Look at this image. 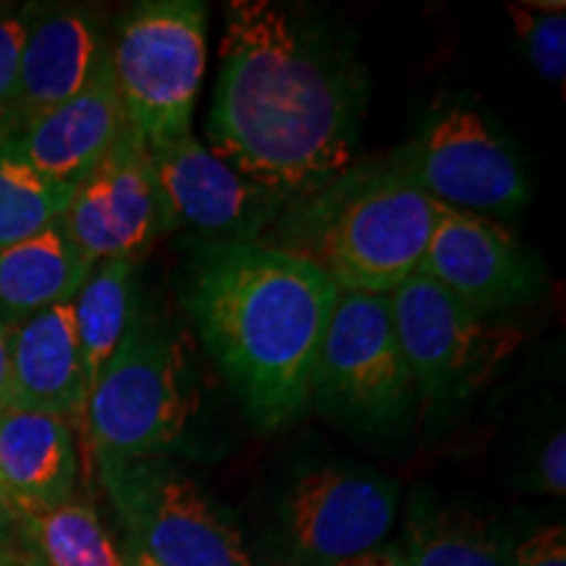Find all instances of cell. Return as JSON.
Returning a JSON list of instances; mask_svg holds the SVG:
<instances>
[{
    "mask_svg": "<svg viewBox=\"0 0 566 566\" xmlns=\"http://www.w3.org/2000/svg\"><path fill=\"white\" fill-rule=\"evenodd\" d=\"M9 346L13 409L84 420L90 386L71 304L9 325Z\"/></svg>",
    "mask_w": 566,
    "mask_h": 566,
    "instance_id": "2e32d148",
    "label": "cell"
},
{
    "mask_svg": "<svg viewBox=\"0 0 566 566\" xmlns=\"http://www.w3.org/2000/svg\"><path fill=\"white\" fill-rule=\"evenodd\" d=\"M38 3L0 6V122L9 116L19 90L21 51Z\"/></svg>",
    "mask_w": 566,
    "mask_h": 566,
    "instance_id": "cb8c5ba5",
    "label": "cell"
},
{
    "mask_svg": "<svg viewBox=\"0 0 566 566\" xmlns=\"http://www.w3.org/2000/svg\"><path fill=\"white\" fill-rule=\"evenodd\" d=\"M391 310L415 391L428 412L483 391L525 338L520 328L491 323L422 273L396 289Z\"/></svg>",
    "mask_w": 566,
    "mask_h": 566,
    "instance_id": "52a82bcc",
    "label": "cell"
},
{
    "mask_svg": "<svg viewBox=\"0 0 566 566\" xmlns=\"http://www.w3.org/2000/svg\"><path fill=\"white\" fill-rule=\"evenodd\" d=\"M24 543L19 535V516L0 493V562L24 554Z\"/></svg>",
    "mask_w": 566,
    "mask_h": 566,
    "instance_id": "4316f807",
    "label": "cell"
},
{
    "mask_svg": "<svg viewBox=\"0 0 566 566\" xmlns=\"http://www.w3.org/2000/svg\"><path fill=\"white\" fill-rule=\"evenodd\" d=\"M76 483L80 451L71 422L30 409L0 415V493L17 516L76 501Z\"/></svg>",
    "mask_w": 566,
    "mask_h": 566,
    "instance_id": "e0dca14e",
    "label": "cell"
},
{
    "mask_svg": "<svg viewBox=\"0 0 566 566\" xmlns=\"http://www.w3.org/2000/svg\"><path fill=\"white\" fill-rule=\"evenodd\" d=\"M63 229L90 265L134 260L160 233L150 147L132 124L76 184Z\"/></svg>",
    "mask_w": 566,
    "mask_h": 566,
    "instance_id": "7c38bea8",
    "label": "cell"
},
{
    "mask_svg": "<svg viewBox=\"0 0 566 566\" xmlns=\"http://www.w3.org/2000/svg\"><path fill=\"white\" fill-rule=\"evenodd\" d=\"M19 535L40 566H124L101 514L82 501L19 516Z\"/></svg>",
    "mask_w": 566,
    "mask_h": 566,
    "instance_id": "44dd1931",
    "label": "cell"
},
{
    "mask_svg": "<svg viewBox=\"0 0 566 566\" xmlns=\"http://www.w3.org/2000/svg\"><path fill=\"white\" fill-rule=\"evenodd\" d=\"M336 296L321 268L265 242L205 244L195 258L187 310L258 428L307 409Z\"/></svg>",
    "mask_w": 566,
    "mask_h": 566,
    "instance_id": "7a4b0ae2",
    "label": "cell"
},
{
    "mask_svg": "<svg viewBox=\"0 0 566 566\" xmlns=\"http://www.w3.org/2000/svg\"><path fill=\"white\" fill-rule=\"evenodd\" d=\"M535 480L543 491L551 495L566 493V436L558 430L546 441V446L537 454L535 464Z\"/></svg>",
    "mask_w": 566,
    "mask_h": 566,
    "instance_id": "484cf974",
    "label": "cell"
},
{
    "mask_svg": "<svg viewBox=\"0 0 566 566\" xmlns=\"http://www.w3.org/2000/svg\"><path fill=\"white\" fill-rule=\"evenodd\" d=\"M97 470L126 541L158 566H271L226 509L168 457Z\"/></svg>",
    "mask_w": 566,
    "mask_h": 566,
    "instance_id": "8992f818",
    "label": "cell"
},
{
    "mask_svg": "<svg viewBox=\"0 0 566 566\" xmlns=\"http://www.w3.org/2000/svg\"><path fill=\"white\" fill-rule=\"evenodd\" d=\"M134 260L113 258L92 268L87 281L74 296L76 336H80L87 386L124 342L134 315Z\"/></svg>",
    "mask_w": 566,
    "mask_h": 566,
    "instance_id": "ffe728a7",
    "label": "cell"
},
{
    "mask_svg": "<svg viewBox=\"0 0 566 566\" xmlns=\"http://www.w3.org/2000/svg\"><path fill=\"white\" fill-rule=\"evenodd\" d=\"M394 166L436 202L475 216H512L530 181L504 137L472 108H449L409 142Z\"/></svg>",
    "mask_w": 566,
    "mask_h": 566,
    "instance_id": "30bf717a",
    "label": "cell"
},
{
    "mask_svg": "<svg viewBox=\"0 0 566 566\" xmlns=\"http://www.w3.org/2000/svg\"><path fill=\"white\" fill-rule=\"evenodd\" d=\"M441 202L399 168H349L342 179L302 197L286 216V242L344 294L391 296L417 273L441 218Z\"/></svg>",
    "mask_w": 566,
    "mask_h": 566,
    "instance_id": "3957f363",
    "label": "cell"
},
{
    "mask_svg": "<svg viewBox=\"0 0 566 566\" xmlns=\"http://www.w3.org/2000/svg\"><path fill=\"white\" fill-rule=\"evenodd\" d=\"M92 268L69 239L63 218L27 242L0 247V323L71 304Z\"/></svg>",
    "mask_w": 566,
    "mask_h": 566,
    "instance_id": "ac0fdd59",
    "label": "cell"
},
{
    "mask_svg": "<svg viewBox=\"0 0 566 566\" xmlns=\"http://www.w3.org/2000/svg\"><path fill=\"white\" fill-rule=\"evenodd\" d=\"M150 147L158 226L192 231L208 244L258 242L286 200L247 181L202 145L195 134Z\"/></svg>",
    "mask_w": 566,
    "mask_h": 566,
    "instance_id": "8fae6325",
    "label": "cell"
},
{
    "mask_svg": "<svg viewBox=\"0 0 566 566\" xmlns=\"http://www.w3.org/2000/svg\"><path fill=\"white\" fill-rule=\"evenodd\" d=\"M126 124L108 45L92 80L71 101L21 126H0V150L27 160L48 179L76 187L108 155Z\"/></svg>",
    "mask_w": 566,
    "mask_h": 566,
    "instance_id": "5bb4252c",
    "label": "cell"
},
{
    "mask_svg": "<svg viewBox=\"0 0 566 566\" xmlns=\"http://www.w3.org/2000/svg\"><path fill=\"white\" fill-rule=\"evenodd\" d=\"M334 566H407V558L399 543H380L378 548L349 556Z\"/></svg>",
    "mask_w": 566,
    "mask_h": 566,
    "instance_id": "83f0119b",
    "label": "cell"
},
{
    "mask_svg": "<svg viewBox=\"0 0 566 566\" xmlns=\"http://www.w3.org/2000/svg\"><path fill=\"white\" fill-rule=\"evenodd\" d=\"M415 396L391 296L338 292L317 354L310 401H317L323 412L375 430L405 420Z\"/></svg>",
    "mask_w": 566,
    "mask_h": 566,
    "instance_id": "9c48e42d",
    "label": "cell"
},
{
    "mask_svg": "<svg viewBox=\"0 0 566 566\" xmlns=\"http://www.w3.org/2000/svg\"><path fill=\"white\" fill-rule=\"evenodd\" d=\"M514 566H566L564 525L537 527L520 546H514Z\"/></svg>",
    "mask_w": 566,
    "mask_h": 566,
    "instance_id": "d4e9b609",
    "label": "cell"
},
{
    "mask_svg": "<svg viewBox=\"0 0 566 566\" xmlns=\"http://www.w3.org/2000/svg\"><path fill=\"white\" fill-rule=\"evenodd\" d=\"M208 150L283 200L354 168L365 80L354 55L304 13L271 0L226 3Z\"/></svg>",
    "mask_w": 566,
    "mask_h": 566,
    "instance_id": "6da1fadb",
    "label": "cell"
},
{
    "mask_svg": "<svg viewBox=\"0 0 566 566\" xmlns=\"http://www.w3.org/2000/svg\"><path fill=\"white\" fill-rule=\"evenodd\" d=\"M192 415L195 388L179 336L134 317L87 394L84 422L97 464L166 457Z\"/></svg>",
    "mask_w": 566,
    "mask_h": 566,
    "instance_id": "277c9868",
    "label": "cell"
},
{
    "mask_svg": "<svg viewBox=\"0 0 566 566\" xmlns=\"http://www.w3.org/2000/svg\"><path fill=\"white\" fill-rule=\"evenodd\" d=\"M566 6L558 3H514L506 6L516 38L525 45L527 61L543 80L564 84L566 80Z\"/></svg>",
    "mask_w": 566,
    "mask_h": 566,
    "instance_id": "603a6c76",
    "label": "cell"
},
{
    "mask_svg": "<svg viewBox=\"0 0 566 566\" xmlns=\"http://www.w3.org/2000/svg\"><path fill=\"white\" fill-rule=\"evenodd\" d=\"M208 6L142 0L126 9L111 45L126 122L160 145L192 134L197 92L208 63Z\"/></svg>",
    "mask_w": 566,
    "mask_h": 566,
    "instance_id": "5b68a950",
    "label": "cell"
},
{
    "mask_svg": "<svg viewBox=\"0 0 566 566\" xmlns=\"http://www.w3.org/2000/svg\"><path fill=\"white\" fill-rule=\"evenodd\" d=\"M74 189L0 150V247L27 242L59 223L74 200Z\"/></svg>",
    "mask_w": 566,
    "mask_h": 566,
    "instance_id": "7402d4cb",
    "label": "cell"
},
{
    "mask_svg": "<svg viewBox=\"0 0 566 566\" xmlns=\"http://www.w3.org/2000/svg\"><path fill=\"white\" fill-rule=\"evenodd\" d=\"M407 566H514V541L491 516L415 501L401 546Z\"/></svg>",
    "mask_w": 566,
    "mask_h": 566,
    "instance_id": "d6986e66",
    "label": "cell"
},
{
    "mask_svg": "<svg viewBox=\"0 0 566 566\" xmlns=\"http://www.w3.org/2000/svg\"><path fill=\"white\" fill-rule=\"evenodd\" d=\"M108 53L97 13L87 6L48 3L34 9L19 66L17 101L0 126H21L71 101Z\"/></svg>",
    "mask_w": 566,
    "mask_h": 566,
    "instance_id": "9a60e30c",
    "label": "cell"
},
{
    "mask_svg": "<svg viewBox=\"0 0 566 566\" xmlns=\"http://www.w3.org/2000/svg\"><path fill=\"white\" fill-rule=\"evenodd\" d=\"M0 566H40V564L34 562L30 551H24V554L11 556V558H6V562H0Z\"/></svg>",
    "mask_w": 566,
    "mask_h": 566,
    "instance_id": "4dcf8cb0",
    "label": "cell"
},
{
    "mask_svg": "<svg viewBox=\"0 0 566 566\" xmlns=\"http://www.w3.org/2000/svg\"><path fill=\"white\" fill-rule=\"evenodd\" d=\"M396 514V480L352 462L304 467L275 495L273 556L281 566H334L378 548Z\"/></svg>",
    "mask_w": 566,
    "mask_h": 566,
    "instance_id": "ba28073f",
    "label": "cell"
},
{
    "mask_svg": "<svg viewBox=\"0 0 566 566\" xmlns=\"http://www.w3.org/2000/svg\"><path fill=\"white\" fill-rule=\"evenodd\" d=\"M417 273L485 317L533 300L541 289L535 260L506 226L446 205Z\"/></svg>",
    "mask_w": 566,
    "mask_h": 566,
    "instance_id": "4fadbf2b",
    "label": "cell"
},
{
    "mask_svg": "<svg viewBox=\"0 0 566 566\" xmlns=\"http://www.w3.org/2000/svg\"><path fill=\"white\" fill-rule=\"evenodd\" d=\"M13 409V388H11V346H9V325L0 323V415Z\"/></svg>",
    "mask_w": 566,
    "mask_h": 566,
    "instance_id": "f1b7e54d",
    "label": "cell"
},
{
    "mask_svg": "<svg viewBox=\"0 0 566 566\" xmlns=\"http://www.w3.org/2000/svg\"><path fill=\"white\" fill-rule=\"evenodd\" d=\"M122 556H124V566H158L155 562H150V558H147L145 554H142L137 546H132L129 541L124 543Z\"/></svg>",
    "mask_w": 566,
    "mask_h": 566,
    "instance_id": "f546056e",
    "label": "cell"
}]
</instances>
